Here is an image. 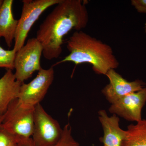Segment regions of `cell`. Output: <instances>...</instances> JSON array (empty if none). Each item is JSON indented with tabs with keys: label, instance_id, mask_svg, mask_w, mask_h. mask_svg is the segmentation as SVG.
<instances>
[{
	"label": "cell",
	"instance_id": "6da1fadb",
	"mask_svg": "<svg viewBox=\"0 0 146 146\" xmlns=\"http://www.w3.org/2000/svg\"><path fill=\"white\" fill-rule=\"evenodd\" d=\"M89 22V14L81 0H60L45 18L36 32V38L43 47L47 60L59 57L63 37L72 30L80 31Z\"/></svg>",
	"mask_w": 146,
	"mask_h": 146
},
{
	"label": "cell",
	"instance_id": "7a4b0ae2",
	"mask_svg": "<svg viewBox=\"0 0 146 146\" xmlns=\"http://www.w3.org/2000/svg\"><path fill=\"white\" fill-rule=\"evenodd\" d=\"M67 48L69 54L53 66L67 62L76 65L88 63L92 65L95 73L106 75L119 65L109 45L82 31L73 33L67 41Z\"/></svg>",
	"mask_w": 146,
	"mask_h": 146
},
{
	"label": "cell",
	"instance_id": "3957f363",
	"mask_svg": "<svg viewBox=\"0 0 146 146\" xmlns=\"http://www.w3.org/2000/svg\"><path fill=\"white\" fill-rule=\"evenodd\" d=\"M34 108L24 107L18 99L14 100L3 115L1 126L19 140L31 138L34 127Z\"/></svg>",
	"mask_w": 146,
	"mask_h": 146
},
{
	"label": "cell",
	"instance_id": "277c9868",
	"mask_svg": "<svg viewBox=\"0 0 146 146\" xmlns=\"http://www.w3.org/2000/svg\"><path fill=\"white\" fill-rule=\"evenodd\" d=\"M60 0H23L21 18L18 20L13 49L17 52L25 44L35 23L47 9L56 5Z\"/></svg>",
	"mask_w": 146,
	"mask_h": 146
},
{
	"label": "cell",
	"instance_id": "5b68a950",
	"mask_svg": "<svg viewBox=\"0 0 146 146\" xmlns=\"http://www.w3.org/2000/svg\"><path fill=\"white\" fill-rule=\"evenodd\" d=\"M43 47L36 37L28 39L16 53L14 73L16 80L21 83L30 78L33 73L42 69L40 59Z\"/></svg>",
	"mask_w": 146,
	"mask_h": 146
},
{
	"label": "cell",
	"instance_id": "8992f818",
	"mask_svg": "<svg viewBox=\"0 0 146 146\" xmlns=\"http://www.w3.org/2000/svg\"><path fill=\"white\" fill-rule=\"evenodd\" d=\"M63 129L42 105L34 108V127L31 138L36 146H53L60 140Z\"/></svg>",
	"mask_w": 146,
	"mask_h": 146
},
{
	"label": "cell",
	"instance_id": "52a82bcc",
	"mask_svg": "<svg viewBox=\"0 0 146 146\" xmlns=\"http://www.w3.org/2000/svg\"><path fill=\"white\" fill-rule=\"evenodd\" d=\"M53 66L42 68L36 77L27 84H21L18 100L23 106L34 108L44 98L54 79Z\"/></svg>",
	"mask_w": 146,
	"mask_h": 146
},
{
	"label": "cell",
	"instance_id": "ba28073f",
	"mask_svg": "<svg viewBox=\"0 0 146 146\" xmlns=\"http://www.w3.org/2000/svg\"><path fill=\"white\" fill-rule=\"evenodd\" d=\"M146 103V86L111 104L109 111L125 120L138 122L143 119L142 110Z\"/></svg>",
	"mask_w": 146,
	"mask_h": 146
},
{
	"label": "cell",
	"instance_id": "9c48e42d",
	"mask_svg": "<svg viewBox=\"0 0 146 146\" xmlns=\"http://www.w3.org/2000/svg\"><path fill=\"white\" fill-rule=\"evenodd\" d=\"M106 76L109 79V83L103 89L102 92L111 104L145 87L146 83L142 80L128 81L114 69L108 71Z\"/></svg>",
	"mask_w": 146,
	"mask_h": 146
},
{
	"label": "cell",
	"instance_id": "30bf717a",
	"mask_svg": "<svg viewBox=\"0 0 146 146\" xmlns=\"http://www.w3.org/2000/svg\"><path fill=\"white\" fill-rule=\"evenodd\" d=\"M98 118L104 131L101 142L106 146H121L125 138L126 131L119 126V118L115 114L109 117L104 110H100Z\"/></svg>",
	"mask_w": 146,
	"mask_h": 146
},
{
	"label": "cell",
	"instance_id": "8fae6325",
	"mask_svg": "<svg viewBox=\"0 0 146 146\" xmlns=\"http://www.w3.org/2000/svg\"><path fill=\"white\" fill-rule=\"evenodd\" d=\"M0 78V115L5 114L9 104L18 99L22 83L16 80L13 70H6Z\"/></svg>",
	"mask_w": 146,
	"mask_h": 146
},
{
	"label": "cell",
	"instance_id": "7c38bea8",
	"mask_svg": "<svg viewBox=\"0 0 146 146\" xmlns=\"http://www.w3.org/2000/svg\"><path fill=\"white\" fill-rule=\"evenodd\" d=\"M13 0H3L0 6V38L3 37L10 48L15 38L18 20L13 17Z\"/></svg>",
	"mask_w": 146,
	"mask_h": 146
},
{
	"label": "cell",
	"instance_id": "4fadbf2b",
	"mask_svg": "<svg viewBox=\"0 0 146 146\" xmlns=\"http://www.w3.org/2000/svg\"><path fill=\"white\" fill-rule=\"evenodd\" d=\"M126 135L121 146H146V120L127 127Z\"/></svg>",
	"mask_w": 146,
	"mask_h": 146
},
{
	"label": "cell",
	"instance_id": "5bb4252c",
	"mask_svg": "<svg viewBox=\"0 0 146 146\" xmlns=\"http://www.w3.org/2000/svg\"><path fill=\"white\" fill-rule=\"evenodd\" d=\"M16 52L14 50L5 49L0 45V68L14 70V60Z\"/></svg>",
	"mask_w": 146,
	"mask_h": 146
},
{
	"label": "cell",
	"instance_id": "9a60e30c",
	"mask_svg": "<svg viewBox=\"0 0 146 146\" xmlns=\"http://www.w3.org/2000/svg\"><path fill=\"white\" fill-rule=\"evenodd\" d=\"M53 146H80L73 138L72 127L69 123L65 125L63 128L60 140Z\"/></svg>",
	"mask_w": 146,
	"mask_h": 146
},
{
	"label": "cell",
	"instance_id": "2e32d148",
	"mask_svg": "<svg viewBox=\"0 0 146 146\" xmlns=\"http://www.w3.org/2000/svg\"><path fill=\"white\" fill-rule=\"evenodd\" d=\"M19 141L16 136L5 129L1 125L0 127V146H10Z\"/></svg>",
	"mask_w": 146,
	"mask_h": 146
},
{
	"label": "cell",
	"instance_id": "e0dca14e",
	"mask_svg": "<svg viewBox=\"0 0 146 146\" xmlns=\"http://www.w3.org/2000/svg\"><path fill=\"white\" fill-rule=\"evenodd\" d=\"M131 4L139 13H146V0H131Z\"/></svg>",
	"mask_w": 146,
	"mask_h": 146
},
{
	"label": "cell",
	"instance_id": "ac0fdd59",
	"mask_svg": "<svg viewBox=\"0 0 146 146\" xmlns=\"http://www.w3.org/2000/svg\"><path fill=\"white\" fill-rule=\"evenodd\" d=\"M19 142L21 143L22 146H36L33 143L31 138L28 139H20Z\"/></svg>",
	"mask_w": 146,
	"mask_h": 146
},
{
	"label": "cell",
	"instance_id": "d6986e66",
	"mask_svg": "<svg viewBox=\"0 0 146 146\" xmlns=\"http://www.w3.org/2000/svg\"><path fill=\"white\" fill-rule=\"evenodd\" d=\"M10 146H22V145L21 143L20 142H18V143H14L12 144V145H11Z\"/></svg>",
	"mask_w": 146,
	"mask_h": 146
},
{
	"label": "cell",
	"instance_id": "ffe728a7",
	"mask_svg": "<svg viewBox=\"0 0 146 146\" xmlns=\"http://www.w3.org/2000/svg\"><path fill=\"white\" fill-rule=\"evenodd\" d=\"M3 119V115H0V127L2 123Z\"/></svg>",
	"mask_w": 146,
	"mask_h": 146
},
{
	"label": "cell",
	"instance_id": "44dd1931",
	"mask_svg": "<svg viewBox=\"0 0 146 146\" xmlns=\"http://www.w3.org/2000/svg\"><path fill=\"white\" fill-rule=\"evenodd\" d=\"M3 1V0H0V6H1V5Z\"/></svg>",
	"mask_w": 146,
	"mask_h": 146
},
{
	"label": "cell",
	"instance_id": "7402d4cb",
	"mask_svg": "<svg viewBox=\"0 0 146 146\" xmlns=\"http://www.w3.org/2000/svg\"><path fill=\"white\" fill-rule=\"evenodd\" d=\"M145 32L146 33V23L145 24Z\"/></svg>",
	"mask_w": 146,
	"mask_h": 146
},
{
	"label": "cell",
	"instance_id": "603a6c76",
	"mask_svg": "<svg viewBox=\"0 0 146 146\" xmlns=\"http://www.w3.org/2000/svg\"><path fill=\"white\" fill-rule=\"evenodd\" d=\"M104 146H105V145H104Z\"/></svg>",
	"mask_w": 146,
	"mask_h": 146
}]
</instances>
